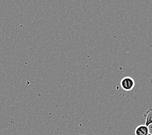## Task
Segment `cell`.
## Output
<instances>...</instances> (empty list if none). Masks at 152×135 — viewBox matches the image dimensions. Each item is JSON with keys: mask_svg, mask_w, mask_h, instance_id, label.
Masks as SVG:
<instances>
[{"mask_svg": "<svg viewBox=\"0 0 152 135\" xmlns=\"http://www.w3.org/2000/svg\"><path fill=\"white\" fill-rule=\"evenodd\" d=\"M135 85V82L131 77H124L121 81V88L125 91H131Z\"/></svg>", "mask_w": 152, "mask_h": 135, "instance_id": "1", "label": "cell"}, {"mask_svg": "<svg viewBox=\"0 0 152 135\" xmlns=\"http://www.w3.org/2000/svg\"><path fill=\"white\" fill-rule=\"evenodd\" d=\"M150 128L149 127L146 126L145 124H140L136 127L135 130V135H149Z\"/></svg>", "mask_w": 152, "mask_h": 135, "instance_id": "2", "label": "cell"}, {"mask_svg": "<svg viewBox=\"0 0 152 135\" xmlns=\"http://www.w3.org/2000/svg\"><path fill=\"white\" fill-rule=\"evenodd\" d=\"M144 118L145 119V125L149 127L152 125V108H150L144 113Z\"/></svg>", "mask_w": 152, "mask_h": 135, "instance_id": "3", "label": "cell"}, {"mask_svg": "<svg viewBox=\"0 0 152 135\" xmlns=\"http://www.w3.org/2000/svg\"><path fill=\"white\" fill-rule=\"evenodd\" d=\"M149 135H152V134H151V133H150V134H149Z\"/></svg>", "mask_w": 152, "mask_h": 135, "instance_id": "4", "label": "cell"}]
</instances>
